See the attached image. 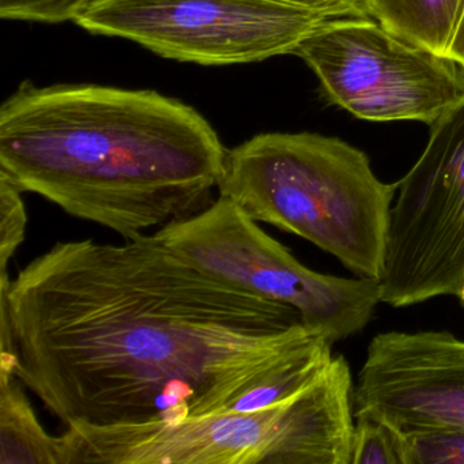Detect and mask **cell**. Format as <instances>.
<instances>
[{
    "instance_id": "1",
    "label": "cell",
    "mask_w": 464,
    "mask_h": 464,
    "mask_svg": "<svg viewBox=\"0 0 464 464\" xmlns=\"http://www.w3.org/2000/svg\"><path fill=\"white\" fill-rule=\"evenodd\" d=\"M333 342L300 312L205 273L156 235L59 241L0 274V368L67 426L183 422L227 411Z\"/></svg>"
},
{
    "instance_id": "2",
    "label": "cell",
    "mask_w": 464,
    "mask_h": 464,
    "mask_svg": "<svg viewBox=\"0 0 464 464\" xmlns=\"http://www.w3.org/2000/svg\"><path fill=\"white\" fill-rule=\"evenodd\" d=\"M227 159L197 110L159 92L25 82L0 107V175L124 240L208 208Z\"/></svg>"
},
{
    "instance_id": "3",
    "label": "cell",
    "mask_w": 464,
    "mask_h": 464,
    "mask_svg": "<svg viewBox=\"0 0 464 464\" xmlns=\"http://www.w3.org/2000/svg\"><path fill=\"white\" fill-rule=\"evenodd\" d=\"M396 188L339 138L268 132L227 151L218 194L254 221L305 238L355 276L379 282Z\"/></svg>"
},
{
    "instance_id": "4",
    "label": "cell",
    "mask_w": 464,
    "mask_h": 464,
    "mask_svg": "<svg viewBox=\"0 0 464 464\" xmlns=\"http://www.w3.org/2000/svg\"><path fill=\"white\" fill-rule=\"evenodd\" d=\"M353 388L349 362L336 355L308 387L255 411L175 425L67 426L69 464H352Z\"/></svg>"
},
{
    "instance_id": "5",
    "label": "cell",
    "mask_w": 464,
    "mask_h": 464,
    "mask_svg": "<svg viewBox=\"0 0 464 464\" xmlns=\"http://www.w3.org/2000/svg\"><path fill=\"white\" fill-rule=\"evenodd\" d=\"M154 235L205 273L300 312L333 343L368 325L380 301L374 279L341 278L305 267L229 198L213 200Z\"/></svg>"
},
{
    "instance_id": "6",
    "label": "cell",
    "mask_w": 464,
    "mask_h": 464,
    "mask_svg": "<svg viewBox=\"0 0 464 464\" xmlns=\"http://www.w3.org/2000/svg\"><path fill=\"white\" fill-rule=\"evenodd\" d=\"M342 20L265 0H94L75 24L173 61L230 66L293 55Z\"/></svg>"
},
{
    "instance_id": "7",
    "label": "cell",
    "mask_w": 464,
    "mask_h": 464,
    "mask_svg": "<svg viewBox=\"0 0 464 464\" xmlns=\"http://www.w3.org/2000/svg\"><path fill=\"white\" fill-rule=\"evenodd\" d=\"M464 284V99L430 127L396 188L380 301L393 308L458 295Z\"/></svg>"
},
{
    "instance_id": "8",
    "label": "cell",
    "mask_w": 464,
    "mask_h": 464,
    "mask_svg": "<svg viewBox=\"0 0 464 464\" xmlns=\"http://www.w3.org/2000/svg\"><path fill=\"white\" fill-rule=\"evenodd\" d=\"M328 102L368 121L433 124L464 99V69L373 18L331 24L301 43Z\"/></svg>"
},
{
    "instance_id": "9",
    "label": "cell",
    "mask_w": 464,
    "mask_h": 464,
    "mask_svg": "<svg viewBox=\"0 0 464 464\" xmlns=\"http://www.w3.org/2000/svg\"><path fill=\"white\" fill-rule=\"evenodd\" d=\"M353 410L399 434L464 431V341L447 331L374 336L353 388Z\"/></svg>"
},
{
    "instance_id": "10",
    "label": "cell",
    "mask_w": 464,
    "mask_h": 464,
    "mask_svg": "<svg viewBox=\"0 0 464 464\" xmlns=\"http://www.w3.org/2000/svg\"><path fill=\"white\" fill-rule=\"evenodd\" d=\"M373 20L464 69V0H369Z\"/></svg>"
},
{
    "instance_id": "11",
    "label": "cell",
    "mask_w": 464,
    "mask_h": 464,
    "mask_svg": "<svg viewBox=\"0 0 464 464\" xmlns=\"http://www.w3.org/2000/svg\"><path fill=\"white\" fill-rule=\"evenodd\" d=\"M24 387L0 374V464H69L66 439L45 431Z\"/></svg>"
},
{
    "instance_id": "12",
    "label": "cell",
    "mask_w": 464,
    "mask_h": 464,
    "mask_svg": "<svg viewBox=\"0 0 464 464\" xmlns=\"http://www.w3.org/2000/svg\"><path fill=\"white\" fill-rule=\"evenodd\" d=\"M401 464H464L463 430L399 434Z\"/></svg>"
},
{
    "instance_id": "13",
    "label": "cell",
    "mask_w": 464,
    "mask_h": 464,
    "mask_svg": "<svg viewBox=\"0 0 464 464\" xmlns=\"http://www.w3.org/2000/svg\"><path fill=\"white\" fill-rule=\"evenodd\" d=\"M26 216L23 191L0 175V274H7V266L25 240Z\"/></svg>"
},
{
    "instance_id": "14",
    "label": "cell",
    "mask_w": 464,
    "mask_h": 464,
    "mask_svg": "<svg viewBox=\"0 0 464 464\" xmlns=\"http://www.w3.org/2000/svg\"><path fill=\"white\" fill-rule=\"evenodd\" d=\"M352 464H401L395 430L371 418H355Z\"/></svg>"
},
{
    "instance_id": "15",
    "label": "cell",
    "mask_w": 464,
    "mask_h": 464,
    "mask_svg": "<svg viewBox=\"0 0 464 464\" xmlns=\"http://www.w3.org/2000/svg\"><path fill=\"white\" fill-rule=\"evenodd\" d=\"M94 0H0V17L26 23L63 24L75 21Z\"/></svg>"
},
{
    "instance_id": "16",
    "label": "cell",
    "mask_w": 464,
    "mask_h": 464,
    "mask_svg": "<svg viewBox=\"0 0 464 464\" xmlns=\"http://www.w3.org/2000/svg\"><path fill=\"white\" fill-rule=\"evenodd\" d=\"M271 4L285 5L308 10L331 18H372L369 14V0H265Z\"/></svg>"
}]
</instances>
